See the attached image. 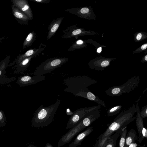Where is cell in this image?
<instances>
[{"mask_svg":"<svg viewBox=\"0 0 147 147\" xmlns=\"http://www.w3.org/2000/svg\"><path fill=\"white\" fill-rule=\"evenodd\" d=\"M136 108L134 104L127 110L122 111L114 119L105 132L98 137L96 141L98 147H104L110 137L119 130L123 129L134 120Z\"/></svg>","mask_w":147,"mask_h":147,"instance_id":"obj_1","label":"cell"},{"mask_svg":"<svg viewBox=\"0 0 147 147\" xmlns=\"http://www.w3.org/2000/svg\"><path fill=\"white\" fill-rule=\"evenodd\" d=\"M100 108L88 112L77 124L62 136L58 141V146L60 147L69 143L77 134L97 119L100 116Z\"/></svg>","mask_w":147,"mask_h":147,"instance_id":"obj_2","label":"cell"},{"mask_svg":"<svg viewBox=\"0 0 147 147\" xmlns=\"http://www.w3.org/2000/svg\"><path fill=\"white\" fill-rule=\"evenodd\" d=\"M61 102L57 99L53 104L47 107L41 105L34 114L31 123L33 127L43 128L47 126L53 121L54 116Z\"/></svg>","mask_w":147,"mask_h":147,"instance_id":"obj_3","label":"cell"},{"mask_svg":"<svg viewBox=\"0 0 147 147\" xmlns=\"http://www.w3.org/2000/svg\"><path fill=\"white\" fill-rule=\"evenodd\" d=\"M69 59L68 57H57L49 58L36 67L33 73L30 74L35 75H44L60 67L66 63Z\"/></svg>","mask_w":147,"mask_h":147,"instance_id":"obj_4","label":"cell"},{"mask_svg":"<svg viewBox=\"0 0 147 147\" xmlns=\"http://www.w3.org/2000/svg\"><path fill=\"white\" fill-rule=\"evenodd\" d=\"M140 77L135 76L128 79L123 84L114 86L106 91L107 94L112 96H118L129 93L134 90L138 86L140 82Z\"/></svg>","mask_w":147,"mask_h":147,"instance_id":"obj_5","label":"cell"},{"mask_svg":"<svg viewBox=\"0 0 147 147\" xmlns=\"http://www.w3.org/2000/svg\"><path fill=\"white\" fill-rule=\"evenodd\" d=\"M63 35L62 37L64 39L75 38L77 39L78 37L84 36H90L99 35L98 32L91 30H87L84 28L78 27L76 24L68 27L63 31Z\"/></svg>","mask_w":147,"mask_h":147,"instance_id":"obj_6","label":"cell"},{"mask_svg":"<svg viewBox=\"0 0 147 147\" xmlns=\"http://www.w3.org/2000/svg\"><path fill=\"white\" fill-rule=\"evenodd\" d=\"M100 108V106L98 105L89 107L81 108L77 110L70 117L67 124V128L70 129L77 124L88 112Z\"/></svg>","mask_w":147,"mask_h":147,"instance_id":"obj_7","label":"cell"},{"mask_svg":"<svg viewBox=\"0 0 147 147\" xmlns=\"http://www.w3.org/2000/svg\"><path fill=\"white\" fill-rule=\"evenodd\" d=\"M65 11L82 18L94 21L96 20V15L93 9L91 6L68 9Z\"/></svg>","mask_w":147,"mask_h":147,"instance_id":"obj_8","label":"cell"},{"mask_svg":"<svg viewBox=\"0 0 147 147\" xmlns=\"http://www.w3.org/2000/svg\"><path fill=\"white\" fill-rule=\"evenodd\" d=\"M116 59V58H107L100 55L90 60L88 65L89 67L92 69L98 71L103 70L110 65L111 61Z\"/></svg>","mask_w":147,"mask_h":147,"instance_id":"obj_9","label":"cell"},{"mask_svg":"<svg viewBox=\"0 0 147 147\" xmlns=\"http://www.w3.org/2000/svg\"><path fill=\"white\" fill-rule=\"evenodd\" d=\"M46 47V45L41 43L38 48L30 49L25 52L24 54H19L16 58L15 60L12 63H9L8 67L15 65L20 63L24 59L32 56L38 55L44 50Z\"/></svg>","mask_w":147,"mask_h":147,"instance_id":"obj_10","label":"cell"},{"mask_svg":"<svg viewBox=\"0 0 147 147\" xmlns=\"http://www.w3.org/2000/svg\"><path fill=\"white\" fill-rule=\"evenodd\" d=\"M136 122L138 133V140L139 142L141 143L144 138L147 140V129L144 126L143 119L141 117L140 114L138 102L136 104Z\"/></svg>","mask_w":147,"mask_h":147,"instance_id":"obj_11","label":"cell"},{"mask_svg":"<svg viewBox=\"0 0 147 147\" xmlns=\"http://www.w3.org/2000/svg\"><path fill=\"white\" fill-rule=\"evenodd\" d=\"M45 79L44 75H36L33 76L26 75L18 77L16 83L20 86L23 87L36 84Z\"/></svg>","mask_w":147,"mask_h":147,"instance_id":"obj_12","label":"cell"},{"mask_svg":"<svg viewBox=\"0 0 147 147\" xmlns=\"http://www.w3.org/2000/svg\"><path fill=\"white\" fill-rule=\"evenodd\" d=\"M12 4L15 5L21 11L25 14L30 18L33 19L32 11L27 0H11Z\"/></svg>","mask_w":147,"mask_h":147,"instance_id":"obj_13","label":"cell"},{"mask_svg":"<svg viewBox=\"0 0 147 147\" xmlns=\"http://www.w3.org/2000/svg\"><path fill=\"white\" fill-rule=\"evenodd\" d=\"M11 8L13 15L18 22L21 25H28V22L30 20L27 15L13 4Z\"/></svg>","mask_w":147,"mask_h":147,"instance_id":"obj_14","label":"cell"},{"mask_svg":"<svg viewBox=\"0 0 147 147\" xmlns=\"http://www.w3.org/2000/svg\"><path fill=\"white\" fill-rule=\"evenodd\" d=\"M37 56H32L26 58L19 63L15 65L13 67L14 74H23L29 66L31 59Z\"/></svg>","mask_w":147,"mask_h":147,"instance_id":"obj_15","label":"cell"},{"mask_svg":"<svg viewBox=\"0 0 147 147\" xmlns=\"http://www.w3.org/2000/svg\"><path fill=\"white\" fill-rule=\"evenodd\" d=\"M93 126L90 127L80 134L67 147H76L80 145L86 137L93 131Z\"/></svg>","mask_w":147,"mask_h":147,"instance_id":"obj_16","label":"cell"},{"mask_svg":"<svg viewBox=\"0 0 147 147\" xmlns=\"http://www.w3.org/2000/svg\"><path fill=\"white\" fill-rule=\"evenodd\" d=\"M64 18V17H60L53 20L50 23L48 27L49 31L47 37V39H49L55 35Z\"/></svg>","mask_w":147,"mask_h":147,"instance_id":"obj_17","label":"cell"},{"mask_svg":"<svg viewBox=\"0 0 147 147\" xmlns=\"http://www.w3.org/2000/svg\"><path fill=\"white\" fill-rule=\"evenodd\" d=\"M138 140V137L135 130L131 129L126 136L125 141V147H129L131 144L135 143Z\"/></svg>","mask_w":147,"mask_h":147,"instance_id":"obj_18","label":"cell"},{"mask_svg":"<svg viewBox=\"0 0 147 147\" xmlns=\"http://www.w3.org/2000/svg\"><path fill=\"white\" fill-rule=\"evenodd\" d=\"M10 57V56L8 55L0 62V80L5 77V74L7 72L5 70L8 67Z\"/></svg>","mask_w":147,"mask_h":147,"instance_id":"obj_19","label":"cell"},{"mask_svg":"<svg viewBox=\"0 0 147 147\" xmlns=\"http://www.w3.org/2000/svg\"><path fill=\"white\" fill-rule=\"evenodd\" d=\"M122 129H120L113 134L108 139L104 147H115L117 140L120 136Z\"/></svg>","mask_w":147,"mask_h":147,"instance_id":"obj_20","label":"cell"},{"mask_svg":"<svg viewBox=\"0 0 147 147\" xmlns=\"http://www.w3.org/2000/svg\"><path fill=\"white\" fill-rule=\"evenodd\" d=\"M36 34L34 31L30 33L24 40L22 45L23 49L31 46L36 39Z\"/></svg>","mask_w":147,"mask_h":147,"instance_id":"obj_21","label":"cell"},{"mask_svg":"<svg viewBox=\"0 0 147 147\" xmlns=\"http://www.w3.org/2000/svg\"><path fill=\"white\" fill-rule=\"evenodd\" d=\"M87 44L85 40H78L74 42L71 46L68 49L69 51H74L75 50L86 48Z\"/></svg>","mask_w":147,"mask_h":147,"instance_id":"obj_22","label":"cell"},{"mask_svg":"<svg viewBox=\"0 0 147 147\" xmlns=\"http://www.w3.org/2000/svg\"><path fill=\"white\" fill-rule=\"evenodd\" d=\"M134 40L136 42H139L147 38V33L144 31H139L133 34Z\"/></svg>","mask_w":147,"mask_h":147,"instance_id":"obj_23","label":"cell"},{"mask_svg":"<svg viewBox=\"0 0 147 147\" xmlns=\"http://www.w3.org/2000/svg\"><path fill=\"white\" fill-rule=\"evenodd\" d=\"M127 132V127L122 129L118 147H125V138Z\"/></svg>","mask_w":147,"mask_h":147,"instance_id":"obj_24","label":"cell"},{"mask_svg":"<svg viewBox=\"0 0 147 147\" xmlns=\"http://www.w3.org/2000/svg\"><path fill=\"white\" fill-rule=\"evenodd\" d=\"M122 107L121 105H118L109 109L107 112V116H112L119 113Z\"/></svg>","mask_w":147,"mask_h":147,"instance_id":"obj_25","label":"cell"},{"mask_svg":"<svg viewBox=\"0 0 147 147\" xmlns=\"http://www.w3.org/2000/svg\"><path fill=\"white\" fill-rule=\"evenodd\" d=\"M7 123L6 118L3 111H0V127L5 126Z\"/></svg>","mask_w":147,"mask_h":147,"instance_id":"obj_26","label":"cell"},{"mask_svg":"<svg viewBox=\"0 0 147 147\" xmlns=\"http://www.w3.org/2000/svg\"><path fill=\"white\" fill-rule=\"evenodd\" d=\"M146 49H147V42L134 50L133 52V54L140 53L142 51H144Z\"/></svg>","mask_w":147,"mask_h":147,"instance_id":"obj_27","label":"cell"},{"mask_svg":"<svg viewBox=\"0 0 147 147\" xmlns=\"http://www.w3.org/2000/svg\"><path fill=\"white\" fill-rule=\"evenodd\" d=\"M85 41L87 43H89L93 45L94 46L96 47V50L99 48L106 47V46L101 45L91 39L85 40Z\"/></svg>","mask_w":147,"mask_h":147,"instance_id":"obj_28","label":"cell"},{"mask_svg":"<svg viewBox=\"0 0 147 147\" xmlns=\"http://www.w3.org/2000/svg\"><path fill=\"white\" fill-rule=\"evenodd\" d=\"M140 114L142 119L147 117V105L142 108L140 111Z\"/></svg>","mask_w":147,"mask_h":147,"instance_id":"obj_29","label":"cell"},{"mask_svg":"<svg viewBox=\"0 0 147 147\" xmlns=\"http://www.w3.org/2000/svg\"><path fill=\"white\" fill-rule=\"evenodd\" d=\"M30 1L39 3H47L51 2V0H30Z\"/></svg>","mask_w":147,"mask_h":147,"instance_id":"obj_30","label":"cell"},{"mask_svg":"<svg viewBox=\"0 0 147 147\" xmlns=\"http://www.w3.org/2000/svg\"><path fill=\"white\" fill-rule=\"evenodd\" d=\"M140 62L142 63L147 62V54H146L142 57Z\"/></svg>","mask_w":147,"mask_h":147,"instance_id":"obj_31","label":"cell"},{"mask_svg":"<svg viewBox=\"0 0 147 147\" xmlns=\"http://www.w3.org/2000/svg\"><path fill=\"white\" fill-rule=\"evenodd\" d=\"M45 147H53L51 144L49 143H47L46 144Z\"/></svg>","mask_w":147,"mask_h":147,"instance_id":"obj_32","label":"cell"},{"mask_svg":"<svg viewBox=\"0 0 147 147\" xmlns=\"http://www.w3.org/2000/svg\"><path fill=\"white\" fill-rule=\"evenodd\" d=\"M27 147H36L33 144H29Z\"/></svg>","mask_w":147,"mask_h":147,"instance_id":"obj_33","label":"cell"},{"mask_svg":"<svg viewBox=\"0 0 147 147\" xmlns=\"http://www.w3.org/2000/svg\"><path fill=\"white\" fill-rule=\"evenodd\" d=\"M144 54H147V49H146L145 51H144Z\"/></svg>","mask_w":147,"mask_h":147,"instance_id":"obj_34","label":"cell"},{"mask_svg":"<svg viewBox=\"0 0 147 147\" xmlns=\"http://www.w3.org/2000/svg\"><path fill=\"white\" fill-rule=\"evenodd\" d=\"M93 147H98V146L96 144V143L94 146Z\"/></svg>","mask_w":147,"mask_h":147,"instance_id":"obj_35","label":"cell"},{"mask_svg":"<svg viewBox=\"0 0 147 147\" xmlns=\"http://www.w3.org/2000/svg\"></svg>","mask_w":147,"mask_h":147,"instance_id":"obj_36","label":"cell"}]
</instances>
